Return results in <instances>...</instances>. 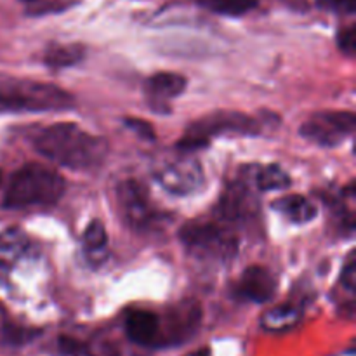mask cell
I'll list each match as a JSON object with an SVG mask.
<instances>
[{
	"instance_id": "obj_3",
	"label": "cell",
	"mask_w": 356,
	"mask_h": 356,
	"mask_svg": "<svg viewBox=\"0 0 356 356\" xmlns=\"http://www.w3.org/2000/svg\"><path fill=\"white\" fill-rule=\"evenodd\" d=\"M75 99L61 87L33 80H17L0 89V111L40 113L70 110Z\"/></svg>"
},
{
	"instance_id": "obj_28",
	"label": "cell",
	"mask_w": 356,
	"mask_h": 356,
	"mask_svg": "<svg viewBox=\"0 0 356 356\" xmlns=\"http://www.w3.org/2000/svg\"><path fill=\"white\" fill-rule=\"evenodd\" d=\"M23 2H37V0H23Z\"/></svg>"
},
{
	"instance_id": "obj_6",
	"label": "cell",
	"mask_w": 356,
	"mask_h": 356,
	"mask_svg": "<svg viewBox=\"0 0 356 356\" xmlns=\"http://www.w3.org/2000/svg\"><path fill=\"white\" fill-rule=\"evenodd\" d=\"M355 127L356 117L353 111H318L301 125L299 132L315 145L332 148L350 138Z\"/></svg>"
},
{
	"instance_id": "obj_25",
	"label": "cell",
	"mask_w": 356,
	"mask_h": 356,
	"mask_svg": "<svg viewBox=\"0 0 356 356\" xmlns=\"http://www.w3.org/2000/svg\"><path fill=\"white\" fill-rule=\"evenodd\" d=\"M125 125H127L132 132H136L139 138L149 139V141L155 139V131H153V127L148 122L139 120V118H127V120H125Z\"/></svg>"
},
{
	"instance_id": "obj_9",
	"label": "cell",
	"mask_w": 356,
	"mask_h": 356,
	"mask_svg": "<svg viewBox=\"0 0 356 356\" xmlns=\"http://www.w3.org/2000/svg\"><path fill=\"white\" fill-rule=\"evenodd\" d=\"M257 211V202L249 184L235 181L225 190L222 197L216 205V219L225 225H236Z\"/></svg>"
},
{
	"instance_id": "obj_16",
	"label": "cell",
	"mask_w": 356,
	"mask_h": 356,
	"mask_svg": "<svg viewBox=\"0 0 356 356\" xmlns=\"http://www.w3.org/2000/svg\"><path fill=\"white\" fill-rule=\"evenodd\" d=\"M301 308L292 302H284L268 309L261 318V327L268 332H285L296 327L301 320Z\"/></svg>"
},
{
	"instance_id": "obj_8",
	"label": "cell",
	"mask_w": 356,
	"mask_h": 356,
	"mask_svg": "<svg viewBox=\"0 0 356 356\" xmlns=\"http://www.w3.org/2000/svg\"><path fill=\"white\" fill-rule=\"evenodd\" d=\"M155 179L170 193L190 195L204 183V170L195 159H177L160 165L155 170Z\"/></svg>"
},
{
	"instance_id": "obj_10",
	"label": "cell",
	"mask_w": 356,
	"mask_h": 356,
	"mask_svg": "<svg viewBox=\"0 0 356 356\" xmlns=\"http://www.w3.org/2000/svg\"><path fill=\"white\" fill-rule=\"evenodd\" d=\"M278 289L277 277L264 266H249L235 285V296L250 302H268Z\"/></svg>"
},
{
	"instance_id": "obj_20",
	"label": "cell",
	"mask_w": 356,
	"mask_h": 356,
	"mask_svg": "<svg viewBox=\"0 0 356 356\" xmlns=\"http://www.w3.org/2000/svg\"><path fill=\"white\" fill-rule=\"evenodd\" d=\"M82 240H83V250H86L90 257L96 256L97 252H103V250L106 249V243H108V235L103 222L94 219V221L87 226L86 232H83Z\"/></svg>"
},
{
	"instance_id": "obj_27",
	"label": "cell",
	"mask_w": 356,
	"mask_h": 356,
	"mask_svg": "<svg viewBox=\"0 0 356 356\" xmlns=\"http://www.w3.org/2000/svg\"><path fill=\"white\" fill-rule=\"evenodd\" d=\"M184 356H211V350H209V348H200V350L193 351V353H188Z\"/></svg>"
},
{
	"instance_id": "obj_13",
	"label": "cell",
	"mask_w": 356,
	"mask_h": 356,
	"mask_svg": "<svg viewBox=\"0 0 356 356\" xmlns=\"http://www.w3.org/2000/svg\"><path fill=\"white\" fill-rule=\"evenodd\" d=\"M188 82L183 75L170 72H160L155 73L146 80V94L152 101L156 103H163V101L174 99V97L181 96L186 89Z\"/></svg>"
},
{
	"instance_id": "obj_29",
	"label": "cell",
	"mask_w": 356,
	"mask_h": 356,
	"mask_svg": "<svg viewBox=\"0 0 356 356\" xmlns=\"http://www.w3.org/2000/svg\"><path fill=\"white\" fill-rule=\"evenodd\" d=\"M0 183H2V170H0Z\"/></svg>"
},
{
	"instance_id": "obj_19",
	"label": "cell",
	"mask_w": 356,
	"mask_h": 356,
	"mask_svg": "<svg viewBox=\"0 0 356 356\" xmlns=\"http://www.w3.org/2000/svg\"><path fill=\"white\" fill-rule=\"evenodd\" d=\"M198 6L222 16H243L257 6V0H195Z\"/></svg>"
},
{
	"instance_id": "obj_18",
	"label": "cell",
	"mask_w": 356,
	"mask_h": 356,
	"mask_svg": "<svg viewBox=\"0 0 356 356\" xmlns=\"http://www.w3.org/2000/svg\"><path fill=\"white\" fill-rule=\"evenodd\" d=\"M254 184L259 191H275L285 190L291 186V176L277 163L259 167L254 176Z\"/></svg>"
},
{
	"instance_id": "obj_23",
	"label": "cell",
	"mask_w": 356,
	"mask_h": 356,
	"mask_svg": "<svg viewBox=\"0 0 356 356\" xmlns=\"http://www.w3.org/2000/svg\"><path fill=\"white\" fill-rule=\"evenodd\" d=\"M318 7H322L323 10H329V13L336 14H355L356 10V2L355 0H316Z\"/></svg>"
},
{
	"instance_id": "obj_24",
	"label": "cell",
	"mask_w": 356,
	"mask_h": 356,
	"mask_svg": "<svg viewBox=\"0 0 356 356\" xmlns=\"http://www.w3.org/2000/svg\"><path fill=\"white\" fill-rule=\"evenodd\" d=\"M337 45L346 56H353L356 52V26L350 24L337 35Z\"/></svg>"
},
{
	"instance_id": "obj_21",
	"label": "cell",
	"mask_w": 356,
	"mask_h": 356,
	"mask_svg": "<svg viewBox=\"0 0 356 356\" xmlns=\"http://www.w3.org/2000/svg\"><path fill=\"white\" fill-rule=\"evenodd\" d=\"M38 336V330L6 325L0 329V348H21Z\"/></svg>"
},
{
	"instance_id": "obj_15",
	"label": "cell",
	"mask_w": 356,
	"mask_h": 356,
	"mask_svg": "<svg viewBox=\"0 0 356 356\" xmlns=\"http://www.w3.org/2000/svg\"><path fill=\"white\" fill-rule=\"evenodd\" d=\"M28 250V236L19 228H10L0 235V273H7Z\"/></svg>"
},
{
	"instance_id": "obj_7",
	"label": "cell",
	"mask_w": 356,
	"mask_h": 356,
	"mask_svg": "<svg viewBox=\"0 0 356 356\" xmlns=\"http://www.w3.org/2000/svg\"><path fill=\"white\" fill-rule=\"evenodd\" d=\"M117 202L122 219L132 229H146L156 221L155 207H153L146 188L136 179H125L117 186Z\"/></svg>"
},
{
	"instance_id": "obj_4",
	"label": "cell",
	"mask_w": 356,
	"mask_h": 356,
	"mask_svg": "<svg viewBox=\"0 0 356 356\" xmlns=\"http://www.w3.org/2000/svg\"><path fill=\"white\" fill-rule=\"evenodd\" d=\"M179 238L188 252L205 263H226L238 250V238L221 221H193L181 228Z\"/></svg>"
},
{
	"instance_id": "obj_12",
	"label": "cell",
	"mask_w": 356,
	"mask_h": 356,
	"mask_svg": "<svg viewBox=\"0 0 356 356\" xmlns=\"http://www.w3.org/2000/svg\"><path fill=\"white\" fill-rule=\"evenodd\" d=\"M200 315L202 313L197 302L186 301L177 305L167 320L170 343H179V341L191 336L200 323Z\"/></svg>"
},
{
	"instance_id": "obj_2",
	"label": "cell",
	"mask_w": 356,
	"mask_h": 356,
	"mask_svg": "<svg viewBox=\"0 0 356 356\" xmlns=\"http://www.w3.org/2000/svg\"><path fill=\"white\" fill-rule=\"evenodd\" d=\"M65 179L42 163H26L10 176L2 207L28 209L52 205L65 195Z\"/></svg>"
},
{
	"instance_id": "obj_14",
	"label": "cell",
	"mask_w": 356,
	"mask_h": 356,
	"mask_svg": "<svg viewBox=\"0 0 356 356\" xmlns=\"http://www.w3.org/2000/svg\"><path fill=\"white\" fill-rule=\"evenodd\" d=\"M273 209L296 225H306L318 214L316 205L301 195H285L273 202Z\"/></svg>"
},
{
	"instance_id": "obj_1",
	"label": "cell",
	"mask_w": 356,
	"mask_h": 356,
	"mask_svg": "<svg viewBox=\"0 0 356 356\" xmlns=\"http://www.w3.org/2000/svg\"><path fill=\"white\" fill-rule=\"evenodd\" d=\"M31 145L49 162L72 170L92 169L103 162L108 153V145L103 138L70 122L40 129L31 136Z\"/></svg>"
},
{
	"instance_id": "obj_26",
	"label": "cell",
	"mask_w": 356,
	"mask_h": 356,
	"mask_svg": "<svg viewBox=\"0 0 356 356\" xmlns=\"http://www.w3.org/2000/svg\"><path fill=\"white\" fill-rule=\"evenodd\" d=\"M341 282H343V285L346 287V291L353 296L356 289V261L353 259V256L350 257V261H348L346 266H344Z\"/></svg>"
},
{
	"instance_id": "obj_11",
	"label": "cell",
	"mask_w": 356,
	"mask_h": 356,
	"mask_svg": "<svg viewBox=\"0 0 356 356\" xmlns=\"http://www.w3.org/2000/svg\"><path fill=\"white\" fill-rule=\"evenodd\" d=\"M125 334L139 346H149L159 339L160 318L146 309H136L125 318Z\"/></svg>"
},
{
	"instance_id": "obj_17",
	"label": "cell",
	"mask_w": 356,
	"mask_h": 356,
	"mask_svg": "<svg viewBox=\"0 0 356 356\" xmlns=\"http://www.w3.org/2000/svg\"><path fill=\"white\" fill-rule=\"evenodd\" d=\"M83 54H86V49L80 44L54 45V47L47 49L44 61L49 68H68V66L82 61Z\"/></svg>"
},
{
	"instance_id": "obj_5",
	"label": "cell",
	"mask_w": 356,
	"mask_h": 356,
	"mask_svg": "<svg viewBox=\"0 0 356 356\" xmlns=\"http://www.w3.org/2000/svg\"><path fill=\"white\" fill-rule=\"evenodd\" d=\"M261 124L256 118L242 113V111L218 110L205 117L198 118L193 124L188 125L183 132V138L177 143L181 152H195V149L205 148L216 136L232 132L240 136H256L259 134Z\"/></svg>"
},
{
	"instance_id": "obj_22",
	"label": "cell",
	"mask_w": 356,
	"mask_h": 356,
	"mask_svg": "<svg viewBox=\"0 0 356 356\" xmlns=\"http://www.w3.org/2000/svg\"><path fill=\"white\" fill-rule=\"evenodd\" d=\"M59 350L66 356H92L86 344H82L76 339H72L68 336L59 337Z\"/></svg>"
}]
</instances>
